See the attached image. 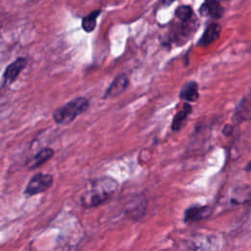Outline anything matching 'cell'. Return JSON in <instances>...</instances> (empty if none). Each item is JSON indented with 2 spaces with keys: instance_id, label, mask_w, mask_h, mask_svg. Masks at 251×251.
<instances>
[{
  "instance_id": "9a60e30c",
  "label": "cell",
  "mask_w": 251,
  "mask_h": 251,
  "mask_svg": "<svg viewBox=\"0 0 251 251\" xmlns=\"http://www.w3.org/2000/svg\"><path fill=\"white\" fill-rule=\"evenodd\" d=\"M246 170H247V171H251V162H250V163L247 165V167H246Z\"/></svg>"
},
{
  "instance_id": "6da1fadb",
  "label": "cell",
  "mask_w": 251,
  "mask_h": 251,
  "mask_svg": "<svg viewBox=\"0 0 251 251\" xmlns=\"http://www.w3.org/2000/svg\"><path fill=\"white\" fill-rule=\"evenodd\" d=\"M118 182L110 176L95 178L81 194L80 203L84 208L97 207L106 202L117 190Z\"/></svg>"
},
{
  "instance_id": "5b68a950",
  "label": "cell",
  "mask_w": 251,
  "mask_h": 251,
  "mask_svg": "<svg viewBox=\"0 0 251 251\" xmlns=\"http://www.w3.org/2000/svg\"><path fill=\"white\" fill-rule=\"evenodd\" d=\"M128 83H129V79L126 74L122 73L118 75L114 78V80L111 82V84L108 86V88L105 90L103 98L104 99L113 98L122 94L128 86Z\"/></svg>"
},
{
  "instance_id": "9c48e42d",
  "label": "cell",
  "mask_w": 251,
  "mask_h": 251,
  "mask_svg": "<svg viewBox=\"0 0 251 251\" xmlns=\"http://www.w3.org/2000/svg\"><path fill=\"white\" fill-rule=\"evenodd\" d=\"M199 11L202 16H207L212 19H220L224 14L220 0H204Z\"/></svg>"
},
{
  "instance_id": "7a4b0ae2",
  "label": "cell",
  "mask_w": 251,
  "mask_h": 251,
  "mask_svg": "<svg viewBox=\"0 0 251 251\" xmlns=\"http://www.w3.org/2000/svg\"><path fill=\"white\" fill-rule=\"evenodd\" d=\"M89 108V100L76 97L60 106L53 112V120L58 125H69Z\"/></svg>"
},
{
  "instance_id": "3957f363",
  "label": "cell",
  "mask_w": 251,
  "mask_h": 251,
  "mask_svg": "<svg viewBox=\"0 0 251 251\" xmlns=\"http://www.w3.org/2000/svg\"><path fill=\"white\" fill-rule=\"evenodd\" d=\"M54 182V178L49 174L38 173L34 175L27 182L24 193L27 196H33L48 190Z\"/></svg>"
},
{
  "instance_id": "277c9868",
  "label": "cell",
  "mask_w": 251,
  "mask_h": 251,
  "mask_svg": "<svg viewBox=\"0 0 251 251\" xmlns=\"http://www.w3.org/2000/svg\"><path fill=\"white\" fill-rule=\"evenodd\" d=\"M25 66L26 59L24 57H19L14 60L10 65H8L3 74L2 86H9L11 83H13L18 78Z\"/></svg>"
},
{
  "instance_id": "7c38bea8",
  "label": "cell",
  "mask_w": 251,
  "mask_h": 251,
  "mask_svg": "<svg viewBox=\"0 0 251 251\" xmlns=\"http://www.w3.org/2000/svg\"><path fill=\"white\" fill-rule=\"evenodd\" d=\"M179 98L187 102H195L199 98L197 82L194 80L185 82L179 91Z\"/></svg>"
},
{
  "instance_id": "ba28073f",
  "label": "cell",
  "mask_w": 251,
  "mask_h": 251,
  "mask_svg": "<svg viewBox=\"0 0 251 251\" xmlns=\"http://www.w3.org/2000/svg\"><path fill=\"white\" fill-rule=\"evenodd\" d=\"M221 30H222V27L219 24H217V23L209 24L206 26L197 45L201 46V47H206V46L210 45L211 43H213L214 41H216L219 38V36L221 34Z\"/></svg>"
},
{
  "instance_id": "8992f818",
  "label": "cell",
  "mask_w": 251,
  "mask_h": 251,
  "mask_svg": "<svg viewBox=\"0 0 251 251\" xmlns=\"http://www.w3.org/2000/svg\"><path fill=\"white\" fill-rule=\"evenodd\" d=\"M147 207V200L142 196H134L126 206V214L131 219L137 220L143 217Z\"/></svg>"
},
{
  "instance_id": "5bb4252c",
  "label": "cell",
  "mask_w": 251,
  "mask_h": 251,
  "mask_svg": "<svg viewBox=\"0 0 251 251\" xmlns=\"http://www.w3.org/2000/svg\"><path fill=\"white\" fill-rule=\"evenodd\" d=\"M175 16L179 22H190L193 18V10L188 5H181L176 9Z\"/></svg>"
},
{
  "instance_id": "8fae6325",
  "label": "cell",
  "mask_w": 251,
  "mask_h": 251,
  "mask_svg": "<svg viewBox=\"0 0 251 251\" xmlns=\"http://www.w3.org/2000/svg\"><path fill=\"white\" fill-rule=\"evenodd\" d=\"M192 112V107L191 105L186 102L182 105L181 109L177 111V113L175 115V117L173 118L172 121V126L171 128L174 131H177L179 129H181L183 127V126L185 125V122L188 118V116L191 114Z\"/></svg>"
},
{
  "instance_id": "30bf717a",
  "label": "cell",
  "mask_w": 251,
  "mask_h": 251,
  "mask_svg": "<svg viewBox=\"0 0 251 251\" xmlns=\"http://www.w3.org/2000/svg\"><path fill=\"white\" fill-rule=\"evenodd\" d=\"M54 150L50 147H44L40 149L35 155H33L27 162V168L29 170H35L49 161L54 156Z\"/></svg>"
},
{
  "instance_id": "52a82bcc",
  "label": "cell",
  "mask_w": 251,
  "mask_h": 251,
  "mask_svg": "<svg viewBox=\"0 0 251 251\" xmlns=\"http://www.w3.org/2000/svg\"><path fill=\"white\" fill-rule=\"evenodd\" d=\"M212 213L210 206H191L187 208L183 215V221L185 223H194L206 219Z\"/></svg>"
},
{
  "instance_id": "4fadbf2b",
  "label": "cell",
  "mask_w": 251,
  "mask_h": 251,
  "mask_svg": "<svg viewBox=\"0 0 251 251\" xmlns=\"http://www.w3.org/2000/svg\"><path fill=\"white\" fill-rule=\"evenodd\" d=\"M101 13V10H94L91 13H89L88 15L84 16L81 20V27L85 32H91L94 30V28L96 27V23H97V19L99 17Z\"/></svg>"
}]
</instances>
